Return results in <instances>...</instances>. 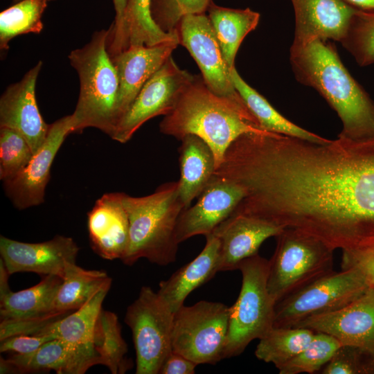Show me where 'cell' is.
<instances>
[{"label":"cell","mask_w":374,"mask_h":374,"mask_svg":"<svg viewBox=\"0 0 374 374\" xmlns=\"http://www.w3.org/2000/svg\"><path fill=\"white\" fill-rule=\"evenodd\" d=\"M290 62L297 81L316 89L336 112L342 123L338 137L374 139V101L345 67L332 42L292 45Z\"/></svg>","instance_id":"cell-1"},{"label":"cell","mask_w":374,"mask_h":374,"mask_svg":"<svg viewBox=\"0 0 374 374\" xmlns=\"http://www.w3.org/2000/svg\"><path fill=\"white\" fill-rule=\"evenodd\" d=\"M159 130L179 140L188 134L201 138L212 150L216 168L240 136L265 131L257 121L213 93L199 75H194L184 89L173 109L160 123Z\"/></svg>","instance_id":"cell-2"},{"label":"cell","mask_w":374,"mask_h":374,"mask_svg":"<svg viewBox=\"0 0 374 374\" xmlns=\"http://www.w3.org/2000/svg\"><path fill=\"white\" fill-rule=\"evenodd\" d=\"M124 204L129 219V242L122 262L129 266L141 258L161 266L175 262L179 245L176 227L185 208L179 195V181L164 183L146 196L125 193Z\"/></svg>","instance_id":"cell-3"},{"label":"cell","mask_w":374,"mask_h":374,"mask_svg":"<svg viewBox=\"0 0 374 374\" xmlns=\"http://www.w3.org/2000/svg\"><path fill=\"white\" fill-rule=\"evenodd\" d=\"M108 35L109 29L96 31L86 45L69 55L80 80L79 97L71 114L73 133L94 127L111 136L117 125L119 82L107 51Z\"/></svg>","instance_id":"cell-4"},{"label":"cell","mask_w":374,"mask_h":374,"mask_svg":"<svg viewBox=\"0 0 374 374\" xmlns=\"http://www.w3.org/2000/svg\"><path fill=\"white\" fill-rule=\"evenodd\" d=\"M276 238L267 278L276 303L334 271V250L320 240L292 228H285Z\"/></svg>","instance_id":"cell-5"},{"label":"cell","mask_w":374,"mask_h":374,"mask_svg":"<svg viewBox=\"0 0 374 374\" xmlns=\"http://www.w3.org/2000/svg\"><path fill=\"white\" fill-rule=\"evenodd\" d=\"M269 262L259 254L238 267L242 285L229 307V326L224 357L240 355L254 339H261L274 326L276 302L267 289Z\"/></svg>","instance_id":"cell-6"},{"label":"cell","mask_w":374,"mask_h":374,"mask_svg":"<svg viewBox=\"0 0 374 374\" xmlns=\"http://www.w3.org/2000/svg\"><path fill=\"white\" fill-rule=\"evenodd\" d=\"M229 307L200 301L182 305L173 314L172 347L197 366L224 359L229 326Z\"/></svg>","instance_id":"cell-7"},{"label":"cell","mask_w":374,"mask_h":374,"mask_svg":"<svg viewBox=\"0 0 374 374\" xmlns=\"http://www.w3.org/2000/svg\"><path fill=\"white\" fill-rule=\"evenodd\" d=\"M174 313L150 287L141 288L126 310L124 321L132 331L136 374H159L172 352Z\"/></svg>","instance_id":"cell-8"},{"label":"cell","mask_w":374,"mask_h":374,"mask_svg":"<svg viewBox=\"0 0 374 374\" xmlns=\"http://www.w3.org/2000/svg\"><path fill=\"white\" fill-rule=\"evenodd\" d=\"M369 287L355 269L332 271L277 303L274 326L294 327L307 318L339 310Z\"/></svg>","instance_id":"cell-9"},{"label":"cell","mask_w":374,"mask_h":374,"mask_svg":"<svg viewBox=\"0 0 374 374\" xmlns=\"http://www.w3.org/2000/svg\"><path fill=\"white\" fill-rule=\"evenodd\" d=\"M177 30L179 44L184 46L195 60L207 87L247 116L256 120L233 86L231 69L224 59L208 17L204 13L185 15L180 20Z\"/></svg>","instance_id":"cell-10"},{"label":"cell","mask_w":374,"mask_h":374,"mask_svg":"<svg viewBox=\"0 0 374 374\" xmlns=\"http://www.w3.org/2000/svg\"><path fill=\"white\" fill-rule=\"evenodd\" d=\"M193 78L181 69L170 56L143 85L110 137L119 143H127L146 121L167 115Z\"/></svg>","instance_id":"cell-11"},{"label":"cell","mask_w":374,"mask_h":374,"mask_svg":"<svg viewBox=\"0 0 374 374\" xmlns=\"http://www.w3.org/2000/svg\"><path fill=\"white\" fill-rule=\"evenodd\" d=\"M62 282L59 276L46 275L29 288L12 292L8 287L0 291V341L20 334L34 335L47 323L69 313L53 310Z\"/></svg>","instance_id":"cell-12"},{"label":"cell","mask_w":374,"mask_h":374,"mask_svg":"<svg viewBox=\"0 0 374 374\" xmlns=\"http://www.w3.org/2000/svg\"><path fill=\"white\" fill-rule=\"evenodd\" d=\"M73 133L72 116L67 115L50 124L46 138L26 167L3 181L5 193L19 210L44 202L46 185L54 159L66 136Z\"/></svg>","instance_id":"cell-13"},{"label":"cell","mask_w":374,"mask_h":374,"mask_svg":"<svg viewBox=\"0 0 374 374\" xmlns=\"http://www.w3.org/2000/svg\"><path fill=\"white\" fill-rule=\"evenodd\" d=\"M244 196V189L238 184L213 175L196 204L181 211L176 227L178 243L212 233L234 213Z\"/></svg>","instance_id":"cell-14"},{"label":"cell","mask_w":374,"mask_h":374,"mask_svg":"<svg viewBox=\"0 0 374 374\" xmlns=\"http://www.w3.org/2000/svg\"><path fill=\"white\" fill-rule=\"evenodd\" d=\"M79 247L73 238L56 235L36 243L24 242L0 237V253L10 275L33 272L63 277L65 265L75 262Z\"/></svg>","instance_id":"cell-15"},{"label":"cell","mask_w":374,"mask_h":374,"mask_svg":"<svg viewBox=\"0 0 374 374\" xmlns=\"http://www.w3.org/2000/svg\"><path fill=\"white\" fill-rule=\"evenodd\" d=\"M294 327L328 334L341 345L357 346L374 356V287L339 310L307 318Z\"/></svg>","instance_id":"cell-16"},{"label":"cell","mask_w":374,"mask_h":374,"mask_svg":"<svg viewBox=\"0 0 374 374\" xmlns=\"http://www.w3.org/2000/svg\"><path fill=\"white\" fill-rule=\"evenodd\" d=\"M39 61L22 78L7 87L0 98V127L19 132L35 154L44 143L50 125L44 121L36 100L35 87L42 67Z\"/></svg>","instance_id":"cell-17"},{"label":"cell","mask_w":374,"mask_h":374,"mask_svg":"<svg viewBox=\"0 0 374 374\" xmlns=\"http://www.w3.org/2000/svg\"><path fill=\"white\" fill-rule=\"evenodd\" d=\"M97 364L100 359L93 344L77 345L52 339L34 353L2 359L1 369L3 373L53 370L58 374H83Z\"/></svg>","instance_id":"cell-18"},{"label":"cell","mask_w":374,"mask_h":374,"mask_svg":"<svg viewBox=\"0 0 374 374\" xmlns=\"http://www.w3.org/2000/svg\"><path fill=\"white\" fill-rule=\"evenodd\" d=\"M285 228L256 216L233 214L212 233L220 241V271L238 269L245 259L258 254L261 244Z\"/></svg>","instance_id":"cell-19"},{"label":"cell","mask_w":374,"mask_h":374,"mask_svg":"<svg viewBox=\"0 0 374 374\" xmlns=\"http://www.w3.org/2000/svg\"><path fill=\"white\" fill-rule=\"evenodd\" d=\"M123 193H105L87 214L93 251L105 260L122 259L129 242V219Z\"/></svg>","instance_id":"cell-20"},{"label":"cell","mask_w":374,"mask_h":374,"mask_svg":"<svg viewBox=\"0 0 374 374\" xmlns=\"http://www.w3.org/2000/svg\"><path fill=\"white\" fill-rule=\"evenodd\" d=\"M295 15L292 45L315 39L341 42L357 10L341 0H291Z\"/></svg>","instance_id":"cell-21"},{"label":"cell","mask_w":374,"mask_h":374,"mask_svg":"<svg viewBox=\"0 0 374 374\" xmlns=\"http://www.w3.org/2000/svg\"><path fill=\"white\" fill-rule=\"evenodd\" d=\"M178 44L179 41H170L153 46L133 47L111 57L119 82L118 122L143 85L171 56Z\"/></svg>","instance_id":"cell-22"},{"label":"cell","mask_w":374,"mask_h":374,"mask_svg":"<svg viewBox=\"0 0 374 374\" xmlns=\"http://www.w3.org/2000/svg\"><path fill=\"white\" fill-rule=\"evenodd\" d=\"M151 6L152 0H127L121 20L109 28L107 51L110 57L130 48L179 42L177 30L166 33L157 25Z\"/></svg>","instance_id":"cell-23"},{"label":"cell","mask_w":374,"mask_h":374,"mask_svg":"<svg viewBox=\"0 0 374 374\" xmlns=\"http://www.w3.org/2000/svg\"><path fill=\"white\" fill-rule=\"evenodd\" d=\"M206 238L205 247L197 257L159 283L157 293L173 313L193 290L220 271V241L213 233Z\"/></svg>","instance_id":"cell-24"},{"label":"cell","mask_w":374,"mask_h":374,"mask_svg":"<svg viewBox=\"0 0 374 374\" xmlns=\"http://www.w3.org/2000/svg\"><path fill=\"white\" fill-rule=\"evenodd\" d=\"M180 141L179 195L187 208L208 185L216 165L212 150L201 138L188 134Z\"/></svg>","instance_id":"cell-25"},{"label":"cell","mask_w":374,"mask_h":374,"mask_svg":"<svg viewBox=\"0 0 374 374\" xmlns=\"http://www.w3.org/2000/svg\"><path fill=\"white\" fill-rule=\"evenodd\" d=\"M112 279L100 287L81 308L45 325L36 334L73 344H93L98 316Z\"/></svg>","instance_id":"cell-26"},{"label":"cell","mask_w":374,"mask_h":374,"mask_svg":"<svg viewBox=\"0 0 374 374\" xmlns=\"http://www.w3.org/2000/svg\"><path fill=\"white\" fill-rule=\"evenodd\" d=\"M208 18L220 46L224 59L231 69L244 38L258 26L260 14L247 8L233 9L210 3Z\"/></svg>","instance_id":"cell-27"},{"label":"cell","mask_w":374,"mask_h":374,"mask_svg":"<svg viewBox=\"0 0 374 374\" xmlns=\"http://www.w3.org/2000/svg\"><path fill=\"white\" fill-rule=\"evenodd\" d=\"M230 75L235 89L264 130L317 143H325L329 140L301 127L284 117L240 77L235 66L231 69Z\"/></svg>","instance_id":"cell-28"},{"label":"cell","mask_w":374,"mask_h":374,"mask_svg":"<svg viewBox=\"0 0 374 374\" xmlns=\"http://www.w3.org/2000/svg\"><path fill=\"white\" fill-rule=\"evenodd\" d=\"M111 279L105 271L84 269L75 262H67L54 299L53 311L65 313L79 309Z\"/></svg>","instance_id":"cell-29"},{"label":"cell","mask_w":374,"mask_h":374,"mask_svg":"<svg viewBox=\"0 0 374 374\" xmlns=\"http://www.w3.org/2000/svg\"><path fill=\"white\" fill-rule=\"evenodd\" d=\"M93 344L100 364L107 367L112 374H124L132 367V363L126 357L127 346L114 312L102 309L96 326Z\"/></svg>","instance_id":"cell-30"},{"label":"cell","mask_w":374,"mask_h":374,"mask_svg":"<svg viewBox=\"0 0 374 374\" xmlns=\"http://www.w3.org/2000/svg\"><path fill=\"white\" fill-rule=\"evenodd\" d=\"M314 333L307 328L273 326L259 339L255 355L278 369L299 355L310 344Z\"/></svg>","instance_id":"cell-31"},{"label":"cell","mask_w":374,"mask_h":374,"mask_svg":"<svg viewBox=\"0 0 374 374\" xmlns=\"http://www.w3.org/2000/svg\"><path fill=\"white\" fill-rule=\"evenodd\" d=\"M46 0H21L0 13V48L8 50L14 37L27 33L39 34L43 29L42 14Z\"/></svg>","instance_id":"cell-32"},{"label":"cell","mask_w":374,"mask_h":374,"mask_svg":"<svg viewBox=\"0 0 374 374\" xmlns=\"http://www.w3.org/2000/svg\"><path fill=\"white\" fill-rule=\"evenodd\" d=\"M334 337L315 332L310 344L295 357L279 368L280 374L314 373L320 371L341 346Z\"/></svg>","instance_id":"cell-33"},{"label":"cell","mask_w":374,"mask_h":374,"mask_svg":"<svg viewBox=\"0 0 374 374\" xmlns=\"http://www.w3.org/2000/svg\"><path fill=\"white\" fill-rule=\"evenodd\" d=\"M340 43L359 66L374 64V12L357 10Z\"/></svg>","instance_id":"cell-34"},{"label":"cell","mask_w":374,"mask_h":374,"mask_svg":"<svg viewBox=\"0 0 374 374\" xmlns=\"http://www.w3.org/2000/svg\"><path fill=\"white\" fill-rule=\"evenodd\" d=\"M33 152L26 139L17 131L0 127V179L8 180L29 163Z\"/></svg>","instance_id":"cell-35"},{"label":"cell","mask_w":374,"mask_h":374,"mask_svg":"<svg viewBox=\"0 0 374 374\" xmlns=\"http://www.w3.org/2000/svg\"><path fill=\"white\" fill-rule=\"evenodd\" d=\"M211 0H152V16L157 25L166 33L177 31L183 17L204 13Z\"/></svg>","instance_id":"cell-36"},{"label":"cell","mask_w":374,"mask_h":374,"mask_svg":"<svg viewBox=\"0 0 374 374\" xmlns=\"http://www.w3.org/2000/svg\"><path fill=\"white\" fill-rule=\"evenodd\" d=\"M320 373L374 374V356L357 346L341 345Z\"/></svg>","instance_id":"cell-37"},{"label":"cell","mask_w":374,"mask_h":374,"mask_svg":"<svg viewBox=\"0 0 374 374\" xmlns=\"http://www.w3.org/2000/svg\"><path fill=\"white\" fill-rule=\"evenodd\" d=\"M341 269H353L359 272L370 287H374V247L342 251Z\"/></svg>","instance_id":"cell-38"},{"label":"cell","mask_w":374,"mask_h":374,"mask_svg":"<svg viewBox=\"0 0 374 374\" xmlns=\"http://www.w3.org/2000/svg\"><path fill=\"white\" fill-rule=\"evenodd\" d=\"M53 338L38 335L20 334L10 336L1 341V353L13 352L15 354L26 355L34 353L44 343Z\"/></svg>","instance_id":"cell-39"},{"label":"cell","mask_w":374,"mask_h":374,"mask_svg":"<svg viewBox=\"0 0 374 374\" xmlns=\"http://www.w3.org/2000/svg\"><path fill=\"white\" fill-rule=\"evenodd\" d=\"M197 365L184 356L172 352L162 366L160 374H193Z\"/></svg>","instance_id":"cell-40"},{"label":"cell","mask_w":374,"mask_h":374,"mask_svg":"<svg viewBox=\"0 0 374 374\" xmlns=\"http://www.w3.org/2000/svg\"><path fill=\"white\" fill-rule=\"evenodd\" d=\"M350 7L364 12H374V0H341Z\"/></svg>","instance_id":"cell-41"},{"label":"cell","mask_w":374,"mask_h":374,"mask_svg":"<svg viewBox=\"0 0 374 374\" xmlns=\"http://www.w3.org/2000/svg\"><path fill=\"white\" fill-rule=\"evenodd\" d=\"M113 2L116 11V17L112 24L116 25L120 22L123 17L127 0H113Z\"/></svg>","instance_id":"cell-42"},{"label":"cell","mask_w":374,"mask_h":374,"mask_svg":"<svg viewBox=\"0 0 374 374\" xmlns=\"http://www.w3.org/2000/svg\"><path fill=\"white\" fill-rule=\"evenodd\" d=\"M13 1H14V2L17 3V2H19V1H20L21 0H13Z\"/></svg>","instance_id":"cell-43"},{"label":"cell","mask_w":374,"mask_h":374,"mask_svg":"<svg viewBox=\"0 0 374 374\" xmlns=\"http://www.w3.org/2000/svg\"><path fill=\"white\" fill-rule=\"evenodd\" d=\"M47 1H52V0H46Z\"/></svg>","instance_id":"cell-44"}]
</instances>
